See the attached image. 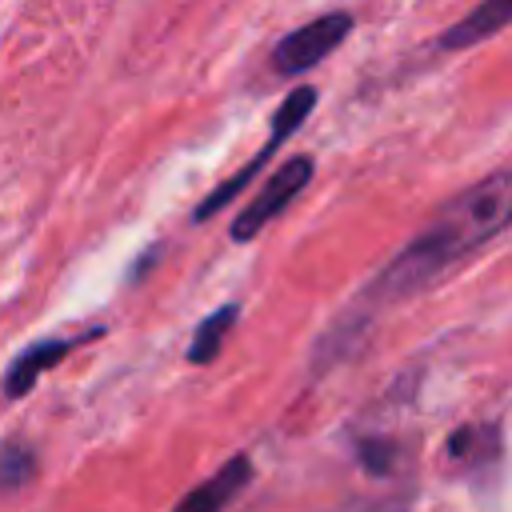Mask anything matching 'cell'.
I'll list each match as a JSON object with an SVG mask.
<instances>
[{"instance_id": "1", "label": "cell", "mask_w": 512, "mask_h": 512, "mask_svg": "<svg viewBox=\"0 0 512 512\" xmlns=\"http://www.w3.org/2000/svg\"><path fill=\"white\" fill-rule=\"evenodd\" d=\"M508 224H512V172H492L436 208V216L372 280V296L400 300L408 292H420L428 280L444 276L456 260L500 236Z\"/></svg>"}, {"instance_id": "2", "label": "cell", "mask_w": 512, "mask_h": 512, "mask_svg": "<svg viewBox=\"0 0 512 512\" xmlns=\"http://www.w3.org/2000/svg\"><path fill=\"white\" fill-rule=\"evenodd\" d=\"M312 108H316V88H308V84H304V88H292V92L284 96V104H280L276 120H272V136L256 148V156H252V160H248L232 180H224V184H220V188H216V192L196 208V220H208L212 212H220V208H224V204H228V200H232V196H236V192H240V188H244V184L264 168V160H272V152H276V148H280V144H284L300 124H304V116H308Z\"/></svg>"}, {"instance_id": "3", "label": "cell", "mask_w": 512, "mask_h": 512, "mask_svg": "<svg viewBox=\"0 0 512 512\" xmlns=\"http://www.w3.org/2000/svg\"><path fill=\"white\" fill-rule=\"evenodd\" d=\"M308 180H312V156H292V160H284V164L272 172V180L264 184V192L236 216L232 240H252L264 224H272V220L308 188Z\"/></svg>"}, {"instance_id": "4", "label": "cell", "mask_w": 512, "mask_h": 512, "mask_svg": "<svg viewBox=\"0 0 512 512\" xmlns=\"http://www.w3.org/2000/svg\"><path fill=\"white\" fill-rule=\"evenodd\" d=\"M348 32H352V16H348V12H328V16H320V20H312V24L296 28V32H288V36L276 44L272 64H276V72H284V76L308 72V68H316Z\"/></svg>"}, {"instance_id": "5", "label": "cell", "mask_w": 512, "mask_h": 512, "mask_svg": "<svg viewBox=\"0 0 512 512\" xmlns=\"http://www.w3.org/2000/svg\"><path fill=\"white\" fill-rule=\"evenodd\" d=\"M504 24H512V0H480L464 20H456L440 36V48H472V44L496 36Z\"/></svg>"}, {"instance_id": "6", "label": "cell", "mask_w": 512, "mask_h": 512, "mask_svg": "<svg viewBox=\"0 0 512 512\" xmlns=\"http://www.w3.org/2000/svg\"><path fill=\"white\" fill-rule=\"evenodd\" d=\"M248 476H252V460H248V456H232L212 480H204L196 492H188V496L180 500V508H184V512H216V508H224V504L248 484Z\"/></svg>"}, {"instance_id": "7", "label": "cell", "mask_w": 512, "mask_h": 512, "mask_svg": "<svg viewBox=\"0 0 512 512\" xmlns=\"http://www.w3.org/2000/svg\"><path fill=\"white\" fill-rule=\"evenodd\" d=\"M72 348H76V340H40V344H32L28 352H20L16 364L4 372V396H24V392L36 384V376H40L44 368L60 364Z\"/></svg>"}, {"instance_id": "8", "label": "cell", "mask_w": 512, "mask_h": 512, "mask_svg": "<svg viewBox=\"0 0 512 512\" xmlns=\"http://www.w3.org/2000/svg\"><path fill=\"white\" fill-rule=\"evenodd\" d=\"M236 312H240L236 304H224V308H216L212 316H204V324L196 328L192 348H188V360H192V364H208V360L220 352V344H224V336H228Z\"/></svg>"}, {"instance_id": "9", "label": "cell", "mask_w": 512, "mask_h": 512, "mask_svg": "<svg viewBox=\"0 0 512 512\" xmlns=\"http://www.w3.org/2000/svg\"><path fill=\"white\" fill-rule=\"evenodd\" d=\"M36 476V456L24 444H4L0 452V488H20Z\"/></svg>"}]
</instances>
